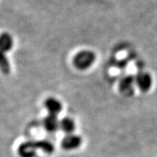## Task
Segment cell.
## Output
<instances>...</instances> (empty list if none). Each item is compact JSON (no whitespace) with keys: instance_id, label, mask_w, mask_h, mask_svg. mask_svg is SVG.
Returning a JSON list of instances; mask_svg holds the SVG:
<instances>
[{"instance_id":"10","label":"cell","mask_w":157,"mask_h":157,"mask_svg":"<svg viewBox=\"0 0 157 157\" xmlns=\"http://www.w3.org/2000/svg\"><path fill=\"white\" fill-rule=\"evenodd\" d=\"M38 149H41L43 151L46 153H52L53 151V145L50 141L48 140H40L36 142Z\"/></svg>"},{"instance_id":"3","label":"cell","mask_w":157,"mask_h":157,"mask_svg":"<svg viewBox=\"0 0 157 157\" xmlns=\"http://www.w3.org/2000/svg\"><path fill=\"white\" fill-rule=\"evenodd\" d=\"M135 77L136 86L142 92H147L151 87L153 79L151 76L145 71L139 72Z\"/></svg>"},{"instance_id":"2","label":"cell","mask_w":157,"mask_h":157,"mask_svg":"<svg viewBox=\"0 0 157 157\" xmlns=\"http://www.w3.org/2000/svg\"><path fill=\"white\" fill-rule=\"evenodd\" d=\"M135 77L131 75L125 76L121 79L119 84V91L125 96H131L135 92Z\"/></svg>"},{"instance_id":"9","label":"cell","mask_w":157,"mask_h":157,"mask_svg":"<svg viewBox=\"0 0 157 157\" xmlns=\"http://www.w3.org/2000/svg\"><path fill=\"white\" fill-rule=\"evenodd\" d=\"M60 129L66 134H71L75 129V123L74 120L69 117L63 118L60 121Z\"/></svg>"},{"instance_id":"5","label":"cell","mask_w":157,"mask_h":157,"mask_svg":"<svg viewBox=\"0 0 157 157\" xmlns=\"http://www.w3.org/2000/svg\"><path fill=\"white\" fill-rule=\"evenodd\" d=\"M38 149L36 142H29L23 143L18 148L19 154L21 157H33L36 154V150Z\"/></svg>"},{"instance_id":"7","label":"cell","mask_w":157,"mask_h":157,"mask_svg":"<svg viewBox=\"0 0 157 157\" xmlns=\"http://www.w3.org/2000/svg\"><path fill=\"white\" fill-rule=\"evenodd\" d=\"M60 121L57 116L49 114L43 121L44 129L49 132H55L60 128Z\"/></svg>"},{"instance_id":"8","label":"cell","mask_w":157,"mask_h":157,"mask_svg":"<svg viewBox=\"0 0 157 157\" xmlns=\"http://www.w3.org/2000/svg\"><path fill=\"white\" fill-rule=\"evenodd\" d=\"M13 39L10 35L7 33H3L0 37V47L2 53L8 52L13 48Z\"/></svg>"},{"instance_id":"1","label":"cell","mask_w":157,"mask_h":157,"mask_svg":"<svg viewBox=\"0 0 157 157\" xmlns=\"http://www.w3.org/2000/svg\"><path fill=\"white\" fill-rule=\"evenodd\" d=\"M96 59L95 54L93 51L82 50L75 55L73 59L74 67L78 70L84 71L91 67Z\"/></svg>"},{"instance_id":"11","label":"cell","mask_w":157,"mask_h":157,"mask_svg":"<svg viewBox=\"0 0 157 157\" xmlns=\"http://www.w3.org/2000/svg\"><path fill=\"white\" fill-rule=\"evenodd\" d=\"M1 69L4 73H8L10 71V63L5 53H2V58L1 59Z\"/></svg>"},{"instance_id":"6","label":"cell","mask_w":157,"mask_h":157,"mask_svg":"<svg viewBox=\"0 0 157 157\" xmlns=\"http://www.w3.org/2000/svg\"><path fill=\"white\" fill-rule=\"evenodd\" d=\"M44 107L49 112V114L57 116L61 112L62 104L55 98H48L44 101Z\"/></svg>"},{"instance_id":"4","label":"cell","mask_w":157,"mask_h":157,"mask_svg":"<svg viewBox=\"0 0 157 157\" xmlns=\"http://www.w3.org/2000/svg\"><path fill=\"white\" fill-rule=\"evenodd\" d=\"M82 143L79 136L74 134H68L62 140V147L66 150H74L78 148Z\"/></svg>"}]
</instances>
